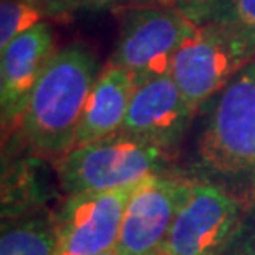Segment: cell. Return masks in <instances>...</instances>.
I'll return each mask as SVG.
<instances>
[{"label":"cell","instance_id":"18","mask_svg":"<svg viewBox=\"0 0 255 255\" xmlns=\"http://www.w3.org/2000/svg\"><path fill=\"white\" fill-rule=\"evenodd\" d=\"M237 242H239L237 255H255V219L247 229L244 227Z\"/></svg>","mask_w":255,"mask_h":255},{"label":"cell","instance_id":"14","mask_svg":"<svg viewBox=\"0 0 255 255\" xmlns=\"http://www.w3.org/2000/svg\"><path fill=\"white\" fill-rule=\"evenodd\" d=\"M212 18L226 20L255 33V0H221Z\"/></svg>","mask_w":255,"mask_h":255},{"label":"cell","instance_id":"12","mask_svg":"<svg viewBox=\"0 0 255 255\" xmlns=\"http://www.w3.org/2000/svg\"><path fill=\"white\" fill-rule=\"evenodd\" d=\"M2 221L0 255H57V216L35 211Z\"/></svg>","mask_w":255,"mask_h":255},{"label":"cell","instance_id":"19","mask_svg":"<svg viewBox=\"0 0 255 255\" xmlns=\"http://www.w3.org/2000/svg\"><path fill=\"white\" fill-rule=\"evenodd\" d=\"M101 255H118L116 251H111V252H106V254H101Z\"/></svg>","mask_w":255,"mask_h":255},{"label":"cell","instance_id":"8","mask_svg":"<svg viewBox=\"0 0 255 255\" xmlns=\"http://www.w3.org/2000/svg\"><path fill=\"white\" fill-rule=\"evenodd\" d=\"M134 187L66 196L57 216V255H101L115 251Z\"/></svg>","mask_w":255,"mask_h":255},{"label":"cell","instance_id":"3","mask_svg":"<svg viewBox=\"0 0 255 255\" xmlns=\"http://www.w3.org/2000/svg\"><path fill=\"white\" fill-rule=\"evenodd\" d=\"M254 60V32L226 20L211 18L197 25L177 50L171 76L191 110L197 113Z\"/></svg>","mask_w":255,"mask_h":255},{"label":"cell","instance_id":"1","mask_svg":"<svg viewBox=\"0 0 255 255\" xmlns=\"http://www.w3.org/2000/svg\"><path fill=\"white\" fill-rule=\"evenodd\" d=\"M100 71L95 53L85 45L70 43L55 52L30 95L17 129L35 154L62 159L73 149Z\"/></svg>","mask_w":255,"mask_h":255},{"label":"cell","instance_id":"2","mask_svg":"<svg viewBox=\"0 0 255 255\" xmlns=\"http://www.w3.org/2000/svg\"><path fill=\"white\" fill-rule=\"evenodd\" d=\"M197 152L204 169L255 191V60L219 93Z\"/></svg>","mask_w":255,"mask_h":255},{"label":"cell","instance_id":"4","mask_svg":"<svg viewBox=\"0 0 255 255\" xmlns=\"http://www.w3.org/2000/svg\"><path fill=\"white\" fill-rule=\"evenodd\" d=\"M169 161L171 151L118 132L66 152L58 159V179L66 196L120 191L166 172Z\"/></svg>","mask_w":255,"mask_h":255},{"label":"cell","instance_id":"7","mask_svg":"<svg viewBox=\"0 0 255 255\" xmlns=\"http://www.w3.org/2000/svg\"><path fill=\"white\" fill-rule=\"evenodd\" d=\"M191 181L162 174L141 181L126 204L116 244L118 255H159Z\"/></svg>","mask_w":255,"mask_h":255},{"label":"cell","instance_id":"11","mask_svg":"<svg viewBox=\"0 0 255 255\" xmlns=\"http://www.w3.org/2000/svg\"><path fill=\"white\" fill-rule=\"evenodd\" d=\"M136 85L131 73L110 62L106 63L86 101L73 147L121 132Z\"/></svg>","mask_w":255,"mask_h":255},{"label":"cell","instance_id":"5","mask_svg":"<svg viewBox=\"0 0 255 255\" xmlns=\"http://www.w3.org/2000/svg\"><path fill=\"white\" fill-rule=\"evenodd\" d=\"M197 23L179 10L157 3L120 7V35L110 58L136 83L171 73L177 50Z\"/></svg>","mask_w":255,"mask_h":255},{"label":"cell","instance_id":"9","mask_svg":"<svg viewBox=\"0 0 255 255\" xmlns=\"http://www.w3.org/2000/svg\"><path fill=\"white\" fill-rule=\"evenodd\" d=\"M194 115L171 73L152 76L136 85L121 132L172 151Z\"/></svg>","mask_w":255,"mask_h":255},{"label":"cell","instance_id":"17","mask_svg":"<svg viewBox=\"0 0 255 255\" xmlns=\"http://www.w3.org/2000/svg\"><path fill=\"white\" fill-rule=\"evenodd\" d=\"M126 5V0H78L76 12L85 10V12H100V10L108 8H120Z\"/></svg>","mask_w":255,"mask_h":255},{"label":"cell","instance_id":"6","mask_svg":"<svg viewBox=\"0 0 255 255\" xmlns=\"http://www.w3.org/2000/svg\"><path fill=\"white\" fill-rule=\"evenodd\" d=\"M244 231L242 202L212 182H191L159 255H221Z\"/></svg>","mask_w":255,"mask_h":255},{"label":"cell","instance_id":"13","mask_svg":"<svg viewBox=\"0 0 255 255\" xmlns=\"http://www.w3.org/2000/svg\"><path fill=\"white\" fill-rule=\"evenodd\" d=\"M43 20V13L27 0H2L0 2V52L7 48V45L18 35L33 28Z\"/></svg>","mask_w":255,"mask_h":255},{"label":"cell","instance_id":"15","mask_svg":"<svg viewBox=\"0 0 255 255\" xmlns=\"http://www.w3.org/2000/svg\"><path fill=\"white\" fill-rule=\"evenodd\" d=\"M221 0H139L136 3H157V5H166V7H172L179 10L186 15L187 18H191L194 23L201 25L207 20H211L216 13Z\"/></svg>","mask_w":255,"mask_h":255},{"label":"cell","instance_id":"10","mask_svg":"<svg viewBox=\"0 0 255 255\" xmlns=\"http://www.w3.org/2000/svg\"><path fill=\"white\" fill-rule=\"evenodd\" d=\"M55 52L53 30L47 20L18 35L2 50L0 113L3 134L18 129L30 95Z\"/></svg>","mask_w":255,"mask_h":255},{"label":"cell","instance_id":"16","mask_svg":"<svg viewBox=\"0 0 255 255\" xmlns=\"http://www.w3.org/2000/svg\"><path fill=\"white\" fill-rule=\"evenodd\" d=\"M27 2L37 7L43 13L45 20H60L68 17V15L76 12V5H78V0H27Z\"/></svg>","mask_w":255,"mask_h":255}]
</instances>
